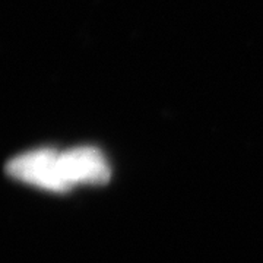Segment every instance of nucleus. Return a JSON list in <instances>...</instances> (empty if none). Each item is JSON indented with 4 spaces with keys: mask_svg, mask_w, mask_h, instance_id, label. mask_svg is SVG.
Returning a JSON list of instances; mask_svg holds the SVG:
<instances>
[{
    "mask_svg": "<svg viewBox=\"0 0 263 263\" xmlns=\"http://www.w3.org/2000/svg\"><path fill=\"white\" fill-rule=\"evenodd\" d=\"M6 171L12 179L47 192L66 193L70 190L60 170L59 151L53 148H38L19 154L6 164Z\"/></svg>",
    "mask_w": 263,
    "mask_h": 263,
    "instance_id": "nucleus-1",
    "label": "nucleus"
},
{
    "mask_svg": "<svg viewBox=\"0 0 263 263\" xmlns=\"http://www.w3.org/2000/svg\"><path fill=\"white\" fill-rule=\"evenodd\" d=\"M59 162L69 189L76 184H103L110 179L108 162L94 146H76L59 152Z\"/></svg>",
    "mask_w": 263,
    "mask_h": 263,
    "instance_id": "nucleus-2",
    "label": "nucleus"
}]
</instances>
